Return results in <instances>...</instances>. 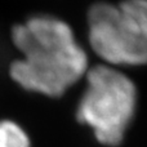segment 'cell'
<instances>
[{"label": "cell", "mask_w": 147, "mask_h": 147, "mask_svg": "<svg viewBox=\"0 0 147 147\" xmlns=\"http://www.w3.org/2000/svg\"><path fill=\"white\" fill-rule=\"evenodd\" d=\"M12 40L22 58L10 65L9 75L22 89L59 98L88 71V56L69 25L51 16H38L17 25Z\"/></svg>", "instance_id": "cell-1"}, {"label": "cell", "mask_w": 147, "mask_h": 147, "mask_svg": "<svg viewBox=\"0 0 147 147\" xmlns=\"http://www.w3.org/2000/svg\"><path fill=\"white\" fill-rule=\"evenodd\" d=\"M85 89L76 107V120L99 145L117 147L127 136L137 109V88L125 74L97 65L85 74Z\"/></svg>", "instance_id": "cell-2"}, {"label": "cell", "mask_w": 147, "mask_h": 147, "mask_svg": "<svg viewBox=\"0 0 147 147\" xmlns=\"http://www.w3.org/2000/svg\"><path fill=\"white\" fill-rule=\"evenodd\" d=\"M89 43L109 66L147 63V0L97 3L88 12Z\"/></svg>", "instance_id": "cell-3"}, {"label": "cell", "mask_w": 147, "mask_h": 147, "mask_svg": "<svg viewBox=\"0 0 147 147\" xmlns=\"http://www.w3.org/2000/svg\"><path fill=\"white\" fill-rule=\"evenodd\" d=\"M0 147H32V140L18 121L0 119Z\"/></svg>", "instance_id": "cell-4"}]
</instances>
